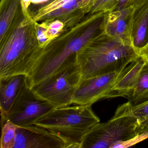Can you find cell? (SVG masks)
<instances>
[{"label": "cell", "instance_id": "obj_15", "mask_svg": "<svg viewBox=\"0 0 148 148\" xmlns=\"http://www.w3.org/2000/svg\"><path fill=\"white\" fill-rule=\"evenodd\" d=\"M148 26V5L136 12L132 32V44L138 52L144 45Z\"/></svg>", "mask_w": 148, "mask_h": 148}, {"label": "cell", "instance_id": "obj_3", "mask_svg": "<svg viewBox=\"0 0 148 148\" xmlns=\"http://www.w3.org/2000/svg\"><path fill=\"white\" fill-rule=\"evenodd\" d=\"M25 17L23 14L0 41V79L20 74L29 77L42 53L35 23L24 24Z\"/></svg>", "mask_w": 148, "mask_h": 148}, {"label": "cell", "instance_id": "obj_11", "mask_svg": "<svg viewBox=\"0 0 148 148\" xmlns=\"http://www.w3.org/2000/svg\"><path fill=\"white\" fill-rule=\"evenodd\" d=\"M27 81L28 77L22 74L0 79V109L2 125L5 123L10 109Z\"/></svg>", "mask_w": 148, "mask_h": 148}, {"label": "cell", "instance_id": "obj_4", "mask_svg": "<svg viewBox=\"0 0 148 148\" xmlns=\"http://www.w3.org/2000/svg\"><path fill=\"white\" fill-rule=\"evenodd\" d=\"M100 123L92 105H79L56 108L39 119L34 125L45 128L80 148L85 134Z\"/></svg>", "mask_w": 148, "mask_h": 148}, {"label": "cell", "instance_id": "obj_6", "mask_svg": "<svg viewBox=\"0 0 148 148\" xmlns=\"http://www.w3.org/2000/svg\"><path fill=\"white\" fill-rule=\"evenodd\" d=\"M140 134L139 125L135 118L112 116L107 122L93 126L84 136L80 148H119Z\"/></svg>", "mask_w": 148, "mask_h": 148}, {"label": "cell", "instance_id": "obj_1", "mask_svg": "<svg viewBox=\"0 0 148 148\" xmlns=\"http://www.w3.org/2000/svg\"><path fill=\"white\" fill-rule=\"evenodd\" d=\"M103 12L87 14L77 24L64 29L57 38L43 48L41 55L28 77L33 87L57 71L101 31Z\"/></svg>", "mask_w": 148, "mask_h": 148}, {"label": "cell", "instance_id": "obj_2", "mask_svg": "<svg viewBox=\"0 0 148 148\" xmlns=\"http://www.w3.org/2000/svg\"><path fill=\"white\" fill-rule=\"evenodd\" d=\"M139 57L132 45L101 30L77 53V60L85 79L121 71Z\"/></svg>", "mask_w": 148, "mask_h": 148}, {"label": "cell", "instance_id": "obj_12", "mask_svg": "<svg viewBox=\"0 0 148 148\" xmlns=\"http://www.w3.org/2000/svg\"><path fill=\"white\" fill-rule=\"evenodd\" d=\"M146 63V60L140 57L129 65L122 77L113 86L111 98L128 97L135 89L141 71Z\"/></svg>", "mask_w": 148, "mask_h": 148}, {"label": "cell", "instance_id": "obj_9", "mask_svg": "<svg viewBox=\"0 0 148 148\" xmlns=\"http://www.w3.org/2000/svg\"><path fill=\"white\" fill-rule=\"evenodd\" d=\"M77 148L62 137L36 125L17 126L14 148Z\"/></svg>", "mask_w": 148, "mask_h": 148}, {"label": "cell", "instance_id": "obj_23", "mask_svg": "<svg viewBox=\"0 0 148 148\" xmlns=\"http://www.w3.org/2000/svg\"><path fill=\"white\" fill-rule=\"evenodd\" d=\"M42 21L43 22L40 24L38 22H35V27L36 35L40 47L42 48H45L50 42L48 40L47 35L46 23L45 21Z\"/></svg>", "mask_w": 148, "mask_h": 148}, {"label": "cell", "instance_id": "obj_19", "mask_svg": "<svg viewBox=\"0 0 148 148\" xmlns=\"http://www.w3.org/2000/svg\"><path fill=\"white\" fill-rule=\"evenodd\" d=\"M53 0H22V9L26 18L32 20L34 14Z\"/></svg>", "mask_w": 148, "mask_h": 148}, {"label": "cell", "instance_id": "obj_17", "mask_svg": "<svg viewBox=\"0 0 148 148\" xmlns=\"http://www.w3.org/2000/svg\"><path fill=\"white\" fill-rule=\"evenodd\" d=\"M17 126L7 121L2 125L1 148H14L16 141Z\"/></svg>", "mask_w": 148, "mask_h": 148}, {"label": "cell", "instance_id": "obj_18", "mask_svg": "<svg viewBox=\"0 0 148 148\" xmlns=\"http://www.w3.org/2000/svg\"><path fill=\"white\" fill-rule=\"evenodd\" d=\"M81 0H71L60 9L42 17L39 21L54 19L61 20L79 8L81 5Z\"/></svg>", "mask_w": 148, "mask_h": 148}, {"label": "cell", "instance_id": "obj_21", "mask_svg": "<svg viewBox=\"0 0 148 148\" xmlns=\"http://www.w3.org/2000/svg\"><path fill=\"white\" fill-rule=\"evenodd\" d=\"M120 3L119 0H96L90 13L103 12L105 14L116 10Z\"/></svg>", "mask_w": 148, "mask_h": 148}, {"label": "cell", "instance_id": "obj_26", "mask_svg": "<svg viewBox=\"0 0 148 148\" xmlns=\"http://www.w3.org/2000/svg\"><path fill=\"white\" fill-rule=\"evenodd\" d=\"M148 99V95H147V96H146V97H145V99H144L143 101H144V100H146V99Z\"/></svg>", "mask_w": 148, "mask_h": 148}, {"label": "cell", "instance_id": "obj_14", "mask_svg": "<svg viewBox=\"0 0 148 148\" xmlns=\"http://www.w3.org/2000/svg\"><path fill=\"white\" fill-rule=\"evenodd\" d=\"M131 116L136 119L139 127L140 134L148 131V99L136 105L127 102L118 106L114 117Z\"/></svg>", "mask_w": 148, "mask_h": 148}, {"label": "cell", "instance_id": "obj_22", "mask_svg": "<svg viewBox=\"0 0 148 148\" xmlns=\"http://www.w3.org/2000/svg\"><path fill=\"white\" fill-rule=\"evenodd\" d=\"M46 23L47 35L50 42L58 37L64 28V23L59 19L44 21Z\"/></svg>", "mask_w": 148, "mask_h": 148}, {"label": "cell", "instance_id": "obj_5", "mask_svg": "<svg viewBox=\"0 0 148 148\" xmlns=\"http://www.w3.org/2000/svg\"><path fill=\"white\" fill-rule=\"evenodd\" d=\"M77 56L64 63L57 71L32 87L38 96L55 108L73 104L76 90L82 80Z\"/></svg>", "mask_w": 148, "mask_h": 148}, {"label": "cell", "instance_id": "obj_13", "mask_svg": "<svg viewBox=\"0 0 148 148\" xmlns=\"http://www.w3.org/2000/svg\"><path fill=\"white\" fill-rule=\"evenodd\" d=\"M24 14L22 0H1L0 2V41Z\"/></svg>", "mask_w": 148, "mask_h": 148}, {"label": "cell", "instance_id": "obj_20", "mask_svg": "<svg viewBox=\"0 0 148 148\" xmlns=\"http://www.w3.org/2000/svg\"><path fill=\"white\" fill-rule=\"evenodd\" d=\"M71 0H53L51 3L40 8L32 17V23L38 22L41 18L60 9Z\"/></svg>", "mask_w": 148, "mask_h": 148}, {"label": "cell", "instance_id": "obj_24", "mask_svg": "<svg viewBox=\"0 0 148 148\" xmlns=\"http://www.w3.org/2000/svg\"><path fill=\"white\" fill-rule=\"evenodd\" d=\"M146 5H148V0H127L123 8L131 7L136 12Z\"/></svg>", "mask_w": 148, "mask_h": 148}, {"label": "cell", "instance_id": "obj_8", "mask_svg": "<svg viewBox=\"0 0 148 148\" xmlns=\"http://www.w3.org/2000/svg\"><path fill=\"white\" fill-rule=\"evenodd\" d=\"M125 68L99 76L82 78L75 92L73 104L92 105L100 99L111 98L112 88L123 74Z\"/></svg>", "mask_w": 148, "mask_h": 148}, {"label": "cell", "instance_id": "obj_25", "mask_svg": "<svg viewBox=\"0 0 148 148\" xmlns=\"http://www.w3.org/2000/svg\"><path fill=\"white\" fill-rule=\"evenodd\" d=\"M138 53L140 57L144 59L148 63V41L139 49Z\"/></svg>", "mask_w": 148, "mask_h": 148}, {"label": "cell", "instance_id": "obj_16", "mask_svg": "<svg viewBox=\"0 0 148 148\" xmlns=\"http://www.w3.org/2000/svg\"><path fill=\"white\" fill-rule=\"evenodd\" d=\"M148 94V63L146 62L140 73L138 81L131 94L127 97L128 102L136 105L143 101Z\"/></svg>", "mask_w": 148, "mask_h": 148}, {"label": "cell", "instance_id": "obj_7", "mask_svg": "<svg viewBox=\"0 0 148 148\" xmlns=\"http://www.w3.org/2000/svg\"><path fill=\"white\" fill-rule=\"evenodd\" d=\"M55 108L36 94L28 80L10 109L5 122L10 121L18 127L31 126Z\"/></svg>", "mask_w": 148, "mask_h": 148}, {"label": "cell", "instance_id": "obj_10", "mask_svg": "<svg viewBox=\"0 0 148 148\" xmlns=\"http://www.w3.org/2000/svg\"><path fill=\"white\" fill-rule=\"evenodd\" d=\"M136 13L134 8L129 7L106 14L103 18L101 30L110 37L132 45V29Z\"/></svg>", "mask_w": 148, "mask_h": 148}]
</instances>
